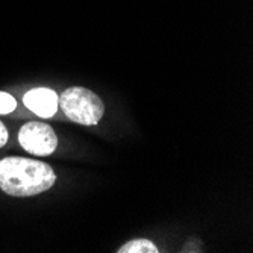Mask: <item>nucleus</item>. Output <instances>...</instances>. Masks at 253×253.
Wrapping results in <instances>:
<instances>
[{"instance_id":"f03ea898","label":"nucleus","mask_w":253,"mask_h":253,"mask_svg":"<svg viewBox=\"0 0 253 253\" xmlns=\"http://www.w3.org/2000/svg\"><path fill=\"white\" fill-rule=\"evenodd\" d=\"M59 106L72 122L84 126L97 125L105 114L102 99L84 86L67 88L59 97Z\"/></svg>"},{"instance_id":"423d86ee","label":"nucleus","mask_w":253,"mask_h":253,"mask_svg":"<svg viewBox=\"0 0 253 253\" xmlns=\"http://www.w3.org/2000/svg\"><path fill=\"white\" fill-rule=\"evenodd\" d=\"M15 108H17V100L11 94L0 91V114H9Z\"/></svg>"},{"instance_id":"f257e3e1","label":"nucleus","mask_w":253,"mask_h":253,"mask_svg":"<svg viewBox=\"0 0 253 253\" xmlns=\"http://www.w3.org/2000/svg\"><path fill=\"white\" fill-rule=\"evenodd\" d=\"M56 182L53 169L41 161L8 156L0 161V190L12 197H31L50 190Z\"/></svg>"},{"instance_id":"0eeeda50","label":"nucleus","mask_w":253,"mask_h":253,"mask_svg":"<svg viewBox=\"0 0 253 253\" xmlns=\"http://www.w3.org/2000/svg\"><path fill=\"white\" fill-rule=\"evenodd\" d=\"M6 143H8V129L5 127L2 120H0V149H2Z\"/></svg>"},{"instance_id":"39448f33","label":"nucleus","mask_w":253,"mask_h":253,"mask_svg":"<svg viewBox=\"0 0 253 253\" xmlns=\"http://www.w3.org/2000/svg\"><path fill=\"white\" fill-rule=\"evenodd\" d=\"M117 252L119 253H158L159 250L152 241L141 238V240H132V241L126 243Z\"/></svg>"},{"instance_id":"7ed1b4c3","label":"nucleus","mask_w":253,"mask_h":253,"mask_svg":"<svg viewBox=\"0 0 253 253\" xmlns=\"http://www.w3.org/2000/svg\"><path fill=\"white\" fill-rule=\"evenodd\" d=\"M18 143L28 153L35 156H47L56 150L58 136L49 125L29 122L21 126L18 132Z\"/></svg>"},{"instance_id":"20e7f679","label":"nucleus","mask_w":253,"mask_h":253,"mask_svg":"<svg viewBox=\"0 0 253 253\" xmlns=\"http://www.w3.org/2000/svg\"><path fill=\"white\" fill-rule=\"evenodd\" d=\"M23 102L28 109L42 119L53 117L59 106V97L50 88H34L28 91L23 97Z\"/></svg>"}]
</instances>
